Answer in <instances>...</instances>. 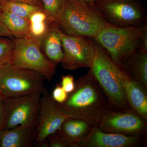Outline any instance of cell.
Returning <instances> with one entry per match:
<instances>
[{
    "label": "cell",
    "instance_id": "30bf717a",
    "mask_svg": "<svg viewBox=\"0 0 147 147\" xmlns=\"http://www.w3.org/2000/svg\"><path fill=\"white\" fill-rule=\"evenodd\" d=\"M64 68L72 70L82 67L90 68L95 54V42L90 37L70 35L61 32Z\"/></svg>",
    "mask_w": 147,
    "mask_h": 147
},
{
    "label": "cell",
    "instance_id": "9c48e42d",
    "mask_svg": "<svg viewBox=\"0 0 147 147\" xmlns=\"http://www.w3.org/2000/svg\"><path fill=\"white\" fill-rule=\"evenodd\" d=\"M98 127L108 133L142 136L147 131V121L131 108H115L108 105Z\"/></svg>",
    "mask_w": 147,
    "mask_h": 147
},
{
    "label": "cell",
    "instance_id": "9a60e30c",
    "mask_svg": "<svg viewBox=\"0 0 147 147\" xmlns=\"http://www.w3.org/2000/svg\"><path fill=\"white\" fill-rule=\"evenodd\" d=\"M61 32V30L57 22L50 21L40 44V48L44 52V55L57 65L62 62L63 58Z\"/></svg>",
    "mask_w": 147,
    "mask_h": 147
},
{
    "label": "cell",
    "instance_id": "d4e9b609",
    "mask_svg": "<svg viewBox=\"0 0 147 147\" xmlns=\"http://www.w3.org/2000/svg\"><path fill=\"white\" fill-rule=\"evenodd\" d=\"M47 139L48 147H67L57 131L48 136Z\"/></svg>",
    "mask_w": 147,
    "mask_h": 147
},
{
    "label": "cell",
    "instance_id": "83f0119b",
    "mask_svg": "<svg viewBox=\"0 0 147 147\" xmlns=\"http://www.w3.org/2000/svg\"><path fill=\"white\" fill-rule=\"evenodd\" d=\"M8 1L21 2L27 3L37 6H39L40 7L43 8V4H42L41 0H0V2Z\"/></svg>",
    "mask_w": 147,
    "mask_h": 147
},
{
    "label": "cell",
    "instance_id": "2e32d148",
    "mask_svg": "<svg viewBox=\"0 0 147 147\" xmlns=\"http://www.w3.org/2000/svg\"><path fill=\"white\" fill-rule=\"evenodd\" d=\"M36 127L18 126L0 131L1 147H30L35 140Z\"/></svg>",
    "mask_w": 147,
    "mask_h": 147
},
{
    "label": "cell",
    "instance_id": "e0dca14e",
    "mask_svg": "<svg viewBox=\"0 0 147 147\" xmlns=\"http://www.w3.org/2000/svg\"><path fill=\"white\" fill-rule=\"evenodd\" d=\"M121 67L131 78L147 87V52L139 49Z\"/></svg>",
    "mask_w": 147,
    "mask_h": 147
},
{
    "label": "cell",
    "instance_id": "ac0fdd59",
    "mask_svg": "<svg viewBox=\"0 0 147 147\" xmlns=\"http://www.w3.org/2000/svg\"><path fill=\"white\" fill-rule=\"evenodd\" d=\"M0 21L15 38L24 37L30 34L29 21L14 13L2 11L0 12Z\"/></svg>",
    "mask_w": 147,
    "mask_h": 147
},
{
    "label": "cell",
    "instance_id": "f546056e",
    "mask_svg": "<svg viewBox=\"0 0 147 147\" xmlns=\"http://www.w3.org/2000/svg\"><path fill=\"white\" fill-rule=\"evenodd\" d=\"M82 1L85 2L89 3L90 4H94L95 3L94 2L93 0H81Z\"/></svg>",
    "mask_w": 147,
    "mask_h": 147
},
{
    "label": "cell",
    "instance_id": "277c9868",
    "mask_svg": "<svg viewBox=\"0 0 147 147\" xmlns=\"http://www.w3.org/2000/svg\"><path fill=\"white\" fill-rule=\"evenodd\" d=\"M146 23L141 26L131 27H116L108 24L94 39L107 51L117 65L121 67L140 49Z\"/></svg>",
    "mask_w": 147,
    "mask_h": 147
},
{
    "label": "cell",
    "instance_id": "d6a6232c",
    "mask_svg": "<svg viewBox=\"0 0 147 147\" xmlns=\"http://www.w3.org/2000/svg\"><path fill=\"white\" fill-rule=\"evenodd\" d=\"M1 128H0V131H1ZM0 147H1V141H0Z\"/></svg>",
    "mask_w": 147,
    "mask_h": 147
},
{
    "label": "cell",
    "instance_id": "cb8c5ba5",
    "mask_svg": "<svg viewBox=\"0 0 147 147\" xmlns=\"http://www.w3.org/2000/svg\"><path fill=\"white\" fill-rule=\"evenodd\" d=\"M61 85L64 90L67 94L71 92L75 88V83L74 77L71 75L61 76Z\"/></svg>",
    "mask_w": 147,
    "mask_h": 147
},
{
    "label": "cell",
    "instance_id": "7c38bea8",
    "mask_svg": "<svg viewBox=\"0 0 147 147\" xmlns=\"http://www.w3.org/2000/svg\"><path fill=\"white\" fill-rule=\"evenodd\" d=\"M142 136H128L108 133L92 127L80 147H134L140 146Z\"/></svg>",
    "mask_w": 147,
    "mask_h": 147
},
{
    "label": "cell",
    "instance_id": "1f68e13d",
    "mask_svg": "<svg viewBox=\"0 0 147 147\" xmlns=\"http://www.w3.org/2000/svg\"><path fill=\"white\" fill-rule=\"evenodd\" d=\"M2 10H1V4H0V12H1Z\"/></svg>",
    "mask_w": 147,
    "mask_h": 147
},
{
    "label": "cell",
    "instance_id": "8fae6325",
    "mask_svg": "<svg viewBox=\"0 0 147 147\" xmlns=\"http://www.w3.org/2000/svg\"><path fill=\"white\" fill-rule=\"evenodd\" d=\"M37 118L35 141L39 147H48L47 138L55 133L67 118L62 115L57 103L48 94L42 95Z\"/></svg>",
    "mask_w": 147,
    "mask_h": 147
},
{
    "label": "cell",
    "instance_id": "44dd1931",
    "mask_svg": "<svg viewBox=\"0 0 147 147\" xmlns=\"http://www.w3.org/2000/svg\"><path fill=\"white\" fill-rule=\"evenodd\" d=\"M43 9L49 18L56 21L65 0H41Z\"/></svg>",
    "mask_w": 147,
    "mask_h": 147
},
{
    "label": "cell",
    "instance_id": "3957f363",
    "mask_svg": "<svg viewBox=\"0 0 147 147\" xmlns=\"http://www.w3.org/2000/svg\"><path fill=\"white\" fill-rule=\"evenodd\" d=\"M95 45V54L89 71L106 94L108 106L118 108H130L121 84L120 75L122 69L99 44L96 42Z\"/></svg>",
    "mask_w": 147,
    "mask_h": 147
},
{
    "label": "cell",
    "instance_id": "4316f807",
    "mask_svg": "<svg viewBox=\"0 0 147 147\" xmlns=\"http://www.w3.org/2000/svg\"><path fill=\"white\" fill-rule=\"evenodd\" d=\"M5 37L11 39H14V37L8 30V29L0 21V37Z\"/></svg>",
    "mask_w": 147,
    "mask_h": 147
},
{
    "label": "cell",
    "instance_id": "4dcf8cb0",
    "mask_svg": "<svg viewBox=\"0 0 147 147\" xmlns=\"http://www.w3.org/2000/svg\"><path fill=\"white\" fill-rule=\"evenodd\" d=\"M93 1L95 3H96L99 2L103 1V0H93Z\"/></svg>",
    "mask_w": 147,
    "mask_h": 147
},
{
    "label": "cell",
    "instance_id": "5bb4252c",
    "mask_svg": "<svg viewBox=\"0 0 147 147\" xmlns=\"http://www.w3.org/2000/svg\"><path fill=\"white\" fill-rule=\"evenodd\" d=\"M92 127L82 120L67 118L57 132L67 147H80Z\"/></svg>",
    "mask_w": 147,
    "mask_h": 147
},
{
    "label": "cell",
    "instance_id": "4fadbf2b",
    "mask_svg": "<svg viewBox=\"0 0 147 147\" xmlns=\"http://www.w3.org/2000/svg\"><path fill=\"white\" fill-rule=\"evenodd\" d=\"M120 80L129 106L147 121V87L132 79L123 69Z\"/></svg>",
    "mask_w": 147,
    "mask_h": 147
},
{
    "label": "cell",
    "instance_id": "d6986e66",
    "mask_svg": "<svg viewBox=\"0 0 147 147\" xmlns=\"http://www.w3.org/2000/svg\"><path fill=\"white\" fill-rule=\"evenodd\" d=\"M29 20L30 34L38 42L40 46L42 40L48 30L49 24L53 20L49 18L44 11H39L33 13L29 17Z\"/></svg>",
    "mask_w": 147,
    "mask_h": 147
},
{
    "label": "cell",
    "instance_id": "484cf974",
    "mask_svg": "<svg viewBox=\"0 0 147 147\" xmlns=\"http://www.w3.org/2000/svg\"><path fill=\"white\" fill-rule=\"evenodd\" d=\"M140 50L147 52V24L145 23L143 29L142 37V43Z\"/></svg>",
    "mask_w": 147,
    "mask_h": 147
},
{
    "label": "cell",
    "instance_id": "603a6c76",
    "mask_svg": "<svg viewBox=\"0 0 147 147\" xmlns=\"http://www.w3.org/2000/svg\"><path fill=\"white\" fill-rule=\"evenodd\" d=\"M67 95L68 94L64 90L61 84L58 83L53 90L51 96L55 102L61 104L66 100Z\"/></svg>",
    "mask_w": 147,
    "mask_h": 147
},
{
    "label": "cell",
    "instance_id": "8992f818",
    "mask_svg": "<svg viewBox=\"0 0 147 147\" xmlns=\"http://www.w3.org/2000/svg\"><path fill=\"white\" fill-rule=\"evenodd\" d=\"M14 47L9 63L12 65L41 74L51 81L56 72L57 65L44 55L40 45L29 34L21 38H14Z\"/></svg>",
    "mask_w": 147,
    "mask_h": 147
},
{
    "label": "cell",
    "instance_id": "7402d4cb",
    "mask_svg": "<svg viewBox=\"0 0 147 147\" xmlns=\"http://www.w3.org/2000/svg\"><path fill=\"white\" fill-rule=\"evenodd\" d=\"M14 39L0 37V65L9 61L14 47Z\"/></svg>",
    "mask_w": 147,
    "mask_h": 147
},
{
    "label": "cell",
    "instance_id": "7a4b0ae2",
    "mask_svg": "<svg viewBox=\"0 0 147 147\" xmlns=\"http://www.w3.org/2000/svg\"><path fill=\"white\" fill-rule=\"evenodd\" d=\"M56 21L66 34L93 38L108 24L95 3L81 0H65Z\"/></svg>",
    "mask_w": 147,
    "mask_h": 147
},
{
    "label": "cell",
    "instance_id": "f1b7e54d",
    "mask_svg": "<svg viewBox=\"0 0 147 147\" xmlns=\"http://www.w3.org/2000/svg\"><path fill=\"white\" fill-rule=\"evenodd\" d=\"M5 99V97L2 94L0 93V128H1L2 121L3 113Z\"/></svg>",
    "mask_w": 147,
    "mask_h": 147
},
{
    "label": "cell",
    "instance_id": "836d02e7",
    "mask_svg": "<svg viewBox=\"0 0 147 147\" xmlns=\"http://www.w3.org/2000/svg\"><path fill=\"white\" fill-rule=\"evenodd\" d=\"M0 93H2L1 92V89H0Z\"/></svg>",
    "mask_w": 147,
    "mask_h": 147
},
{
    "label": "cell",
    "instance_id": "52a82bcc",
    "mask_svg": "<svg viewBox=\"0 0 147 147\" xmlns=\"http://www.w3.org/2000/svg\"><path fill=\"white\" fill-rule=\"evenodd\" d=\"M95 4L107 23L112 26H139L147 22L146 9L138 0H103Z\"/></svg>",
    "mask_w": 147,
    "mask_h": 147
},
{
    "label": "cell",
    "instance_id": "6da1fadb",
    "mask_svg": "<svg viewBox=\"0 0 147 147\" xmlns=\"http://www.w3.org/2000/svg\"><path fill=\"white\" fill-rule=\"evenodd\" d=\"M75 83V88L65 101L57 103L60 112L67 118L79 119L93 127H98L108 105V98L89 71Z\"/></svg>",
    "mask_w": 147,
    "mask_h": 147
},
{
    "label": "cell",
    "instance_id": "ffe728a7",
    "mask_svg": "<svg viewBox=\"0 0 147 147\" xmlns=\"http://www.w3.org/2000/svg\"><path fill=\"white\" fill-rule=\"evenodd\" d=\"M0 4L2 11L11 12L29 21V17L33 13L44 11L42 7L21 2L1 1Z\"/></svg>",
    "mask_w": 147,
    "mask_h": 147
},
{
    "label": "cell",
    "instance_id": "5b68a950",
    "mask_svg": "<svg viewBox=\"0 0 147 147\" xmlns=\"http://www.w3.org/2000/svg\"><path fill=\"white\" fill-rule=\"evenodd\" d=\"M46 78L34 70L17 67L7 62L0 65V89L5 98L48 94Z\"/></svg>",
    "mask_w": 147,
    "mask_h": 147
},
{
    "label": "cell",
    "instance_id": "ba28073f",
    "mask_svg": "<svg viewBox=\"0 0 147 147\" xmlns=\"http://www.w3.org/2000/svg\"><path fill=\"white\" fill-rule=\"evenodd\" d=\"M41 95L5 98L1 130L18 126L36 127Z\"/></svg>",
    "mask_w": 147,
    "mask_h": 147
}]
</instances>
